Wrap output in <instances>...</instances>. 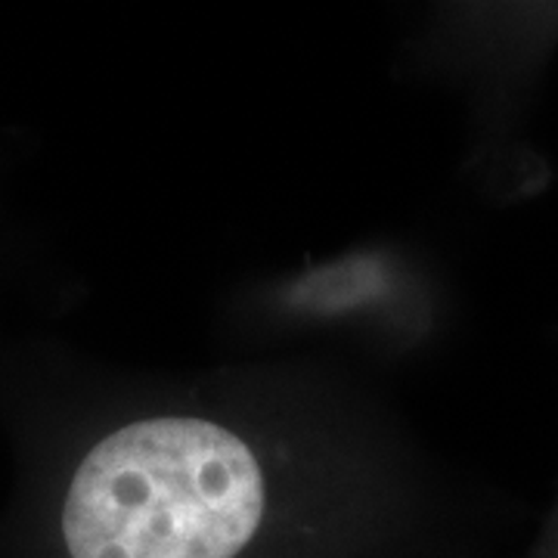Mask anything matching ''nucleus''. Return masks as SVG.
<instances>
[{
  "mask_svg": "<svg viewBox=\"0 0 558 558\" xmlns=\"http://www.w3.org/2000/svg\"><path fill=\"white\" fill-rule=\"evenodd\" d=\"M469 506L344 363L134 373L50 499L53 558H465Z\"/></svg>",
  "mask_w": 558,
  "mask_h": 558,
  "instance_id": "f257e3e1",
  "label": "nucleus"
},
{
  "mask_svg": "<svg viewBox=\"0 0 558 558\" xmlns=\"http://www.w3.org/2000/svg\"><path fill=\"white\" fill-rule=\"evenodd\" d=\"M264 295L245 314L286 336L311 332L326 339L336 332L348 341L363 336L369 348L413 351L435 339L444 323L435 270L398 245L357 248L311 264L292 279L267 286Z\"/></svg>",
  "mask_w": 558,
  "mask_h": 558,
  "instance_id": "f03ea898",
  "label": "nucleus"
},
{
  "mask_svg": "<svg viewBox=\"0 0 558 558\" xmlns=\"http://www.w3.org/2000/svg\"><path fill=\"white\" fill-rule=\"evenodd\" d=\"M519 558H558V490L543 521H539L537 534L531 537V543L524 546Z\"/></svg>",
  "mask_w": 558,
  "mask_h": 558,
  "instance_id": "7ed1b4c3",
  "label": "nucleus"
}]
</instances>
